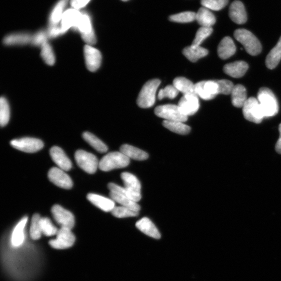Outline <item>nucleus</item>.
I'll return each instance as SVG.
<instances>
[{"label":"nucleus","mask_w":281,"mask_h":281,"mask_svg":"<svg viewBox=\"0 0 281 281\" xmlns=\"http://www.w3.org/2000/svg\"><path fill=\"white\" fill-rule=\"evenodd\" d=\"M28 218H23L13 230L11 242L13 247H20L25 241L24 229L27 223Z\"/></svg>","instance_id":"obj_21"},{"label":"nucleus","mask_w":281,"mask_h":281,"mask_svg":"<svg viewBox=\"0 0 281 281\" xmlns=\"http://www.w3.org/2000/svg\"><path fill=\"white\" fill-rule=\"evenodd\" d=\"M42 233L47 236L56 235L58 230L53 225L51 220L47 217H42L40 220Z\"/></svg>","instance_id":"obj_38"},{"label":"nucleus","mask_w":281,"mask_h":281,"mask_svg":"<svg viewBox=\"0 0 281 281\" xmlns=\"http://www.w3.org/2000/svg\"><path fill=\"white\" fill-rule=\"evenodd\" d=\"M179 91L177 90L173 85H168L163 89H161L158 93V99L162 100L165 98H168L170 99L175 98Z\"/></svg>","instance_id":"obj_44"},{"label":"nucleus","mask_w":281,"mask_h":281,"mask_svg":"<svg viewBox=\"0 0 281 281\" xmlns=\"http://www.w3.org/2000/svg\"><path fill=\"white\" fill-rule=\"evenodd\" d=\"M84 140L92 146L99 153H106L108 150V147L105 143L98 138L90 132H85L82 136Z\"/></svg>","instance_id":"obj_34"},{"label":"nucleus","mask_w":281,"mask_h":281,"mask_svg":"<svg viewBox=\"0 0 281 281\" xmlns=\"http://www.w3.org/2000/svg\"><path fill=\"white\" fill-rule=\"evenodd\" d=\"M41 217L39 214H35L32 219L30 229V235L33 240H39L42 235V231L40 225Z\"/></svg>","instance_id":"obj_40"},{"label":"nucleus","mask_w":281,"mask_h":281,"mask_svg":"<svg viewBox=\"0 0 281 281\" xmlns=\"http://www.w3.org/2000/svg\"><path fill=\"white\" fill-rule=\"evenodd\" d=\"M10 118V109L7 100L2 97L0 100V124L2 127L6 126L9 123Z\"/></svg>","instance_id":"obj_36"},{"label":"nucleus","mask_w":281,"mask_h":281,"mask_svg":"<svg viewBox=\"0 0 281 281\" xmlns=\"http://www.w3.org/2000/svg\"><path fill=\"white\" fill-rule=\"evenodd\" d=\"M183 54L192 62H196L209 54V51L201 46H191L185 48Z\"/></svg>","instance_id":"obj_29"},{"label":"nucleus","mask_w":281,"mask_h":281,"mask_svg":"<svg viewBox=\"0 0 281 281\" xmlns=\"http://www.w3.org/2000/svg\"><path fill=\"white\" fill-rule=\"evenodd\" d=\"M236 52V47L233 40L229 37H226L220 42L218 47V54L223 60H226Z\"/></svg>","instance_id":"obj_24"},{"label":"nucleus","mask_w":281,"mask_h":281,"mask_svg":"<svg viewBox=\"0 0 281 281\" xmlns=\"http://www.w3.org/2000/svg\"><path fill=\"white\" fill-rule=\"evenodd\" d=\"M173 85L176 89L183 95L195 93V84L184 77H177L173 82Z\"/></svg>","instance_id":"obj_33"},{"label":"nucleus","mask_w":281,"mask_h":281,"mask_svg":"<svg viewBox=\"0 0 281 281\" xmlns=\"http://www.w3.org/2000/svg\"><path fill=\"white\" fill-rule=\"evenodd\" d=\"M123 2H127L128 0H122Z\"/></svg>","instance_id":"obj_50"},{"label":"nucleus","mask_w":281,"mask_h":281,"mask_svg":"<svg viewBox=\"0 0 281 281\" xmlns=\"http://www.w3.org/2000/svg\"><path fill=\"white\" fill-rule=\"evenodd\" d=\"M162 124L166 128L177 134L187 135L191 131V128L182 122L164 121Z\"/></svg>","instance_id":"obj_35"},{"label":"nucleus","mask_w":281,"mask_h":281,"mask_svg":"<svg viewBox=\"0 0 281 281\" xmlns=\"http://www.w3.org/2000/svg\"><path fill=\"white\" fill-rule=\"evenodd\" d=\"M111 212L114 216L118 218L137 217L139 215V212L133 211L126 208V207L122 206L115 207Z\"/></svg>","instance_id":"obj_43"},{"label":"nucleus","mask_w":281,"mask_h":281,"mask_svg":"<svg viewBox=\"0 0 281 281\" xmlns=\"http://www.w3.org/2000/svg\"><path fill=\"white\" fill-rule=\"evenodd\" d=\"M120 151L129 158L137 160H144L149 157V155L145 152L138 149L136 147L128 144L122 145Z\"/></svg>","instance_id":"obj_30"},{"label":"nucleus","mask_w":281,"mask_h":281,"mask_svg":"<svg viewBox=\"0 0 281 281\" xmlns=\"http://www.w3.org/2000/svg\"><path fill=\"white\" fill-rule=\"evenodd\" d=\"M32 38L33 36L28 33H16L6 36L4 42L7 46H22L32 43Z\"/></svg>","instance_id":"obj_25"},{"label":"nucleus","mask_w":281,"mask_h":281,"mask_svg":"<svg viewBox=\"0 0 281 281\" xmlns=\"http://www.w3.org/2000/svg\"><path fill=\"white\" fill-rule=\"evenodd\" d=\"M160 84V81L157 79L148 81L144 84L137 99V105L139 107L147 109L154 106L156 93Z\"/></svg>","instance_id":"obj_3"},{"label":"nucleus","mask_w":281,"mask_h":281,"mask_svg":"<svg viewBox=\"0 0 281 281\" xmlns=\"http://www.w3.org/2000/svg\"><path fill=\"white\" fill-rule=\"evenodd\" d=\"M219 87V94L229 95L232 92L234 86L233 83L228 80H216Z\"/></svg>","instance_id":"obj_45"},{"label":"nucleus","mask_w":281,"mask_h":281,"mask_svg":"<svg viewBox=\"0 0 281 281\" xmlns=\"http://www.w3.org/2000/svg\"><path fill=\"white\" fill-rule=\"evenodd\" d=\"M75 158L78 166L88 173H95L99 166L97 157L95 155L85 151H76Z\"/></svg>","instance_id":"obj_9"},{"label":"nucleus","mask_w":281,"mask_h":281,"mask_svg":"<svg viewBox=\"0 0 281 281\" xmlns=\"http://www.w3.org/2000/svg\"><path fill=\"white\" fill-rule=\"evenodd\" d=\"M50 154L51 157L59 168L64 171L70 170L72 167V163L69 158L64 151L58 146L51 148Z\"/></svg>","instance_id":"obj_18"},{"label":"nucleus","mask_w":281,"mask_h":281,"mask_svg":"<svg viewBox=\"0 0 281 281\" xmlns=\"http://www.w3.org/2000/svg\"><path fill=\"white\" fill-rule=\"evenodd\" d=\"M137 228L145 234L150 237L159 239L161 235L151 220L147 218H143L136 223Z\"/></svg>","instance_id":"obj_23"},{"label":"nucleus","mask_w":281,"mask_h":281,"mask_svg":"<svg viewBox=\"0 0 281 281\" xmlns=\"http://www.w3.org/2000/svg\"><path fill=\"white\" fill-rule=\"evenodd\" d=\"M231 95L233 106L238 108H243L248 99L245 87L241 84L234 85Z\"/></svg>","instance_id":"obj_26"},{"label":"nucleus","mask_w":281,"mask_h":281,"mask_svg":"<svg viewBox=\"0 0 281 281\" xmlns=\"http://www.w3.org/2000/svg\"><path fill=\"white\" fill-rule=\"evenodd\" d=\"M281 60V37L276 45L271 50L265 60V64L270 69L275 68Z\"/></svg>","instance_id":"obj_32"},{"label":"nucleus","mask_w":281,"mask_h":281,"mask_svg":"<svg viewBox=\"0 0 281 281\" xmlns=\"http://www.w3.org/2000/svg\"><path fill=\"white\" fill-rule=\"evenodd\" d=\"M10 143L15 149L28 153H36L42 149L44 146L41 140L33 138L15 139L11 141Z\"/></svg>","instance_id":"obj_10"},{"label":"nucleus","mask_w":281,"mask_h":281,"mask_svg":"<svg viewBox=\"0 0 281 281\" xmlns=\"http://www.w3.org/2000/svg\"><path fill=\"white\" fill-rule=\"evenodd\" d=\"M248 69V65L245 62L238 61L226 65L224 70L228 75L238 78L243 77Z\"/></svg>","instance_id":"obj_22"},{"label":"nucleus","mask_w":281,"mask_h":281,"mask_svg":"<svg viewBox=\"0 0 281 281\" xmlns=\"http://www.w3.org/2000/svg\"><path fill=\"white\" fill-rule=\"evenodd\" d=\"M257 100L264 117L275 116L278 112L277 101L272 91L267 87H261Z\"/></svg>","instance_id":"obj_1"},{"label":"nucleus","mask_w":281,"mask_h":281,"mask_svg":"<svg viewBox=\"0 0 281 281\" xmlns=\"http://www.w3.org/2000/svg\"><path fill=\"white\" fill-rule=\"evenodd\" d=\"M56 239L49 242L50 245L57 249H64L71 247L76 241L75 235L70 229L61 228L56 234Z\"/></svg>","instance_id":"obj_11"},{"label":"nucleus","mask_w":281,"mask_h":281,"mask_svg":"<svg viewBox=\"0 0 281 281\" xmlns=\"http://www.w3.org/2000/svg\"><path fill=\"white\" fill-rule=\"evenodd\" d=\"M196 94L204 100H211L219 94L216 80L202 81L195 84Z\"/></svg>","instance_id":"obj_12"},{"label":"nucleus","mask_w":281,"mask_h":281,"mask_svg":"<svg viewBox=\"0 0 281 281\" xmlns=\"http://www.w3.org/2000/svg\"><path fill=\"white\" fill-rule=\"evenodd\" d=\"M229 17L235 23L241 25L247 21V14L242 3L240 1L234 2L229 9Z\"/></svg>","instance_id":"obj_19"},{"label":"nucleus","mask_w":281,"mask_h":281,"mask_svg":"<svg viewBox=\"0 0 281 281\" xmlns=\"http://www.w3.org/2000/svg\"><path fill=\"white\" fill-rule=\"evenodd\" d=\"M279 138L276 144L275 149L277 152L281 154V124L279 126Z\"/></svg>","instance_id":"obj_49"},{"label":"nucleus","mask_w":281,"mask_h":281,"mask_svg":"<svg viewBox=\"0 0 281 281\" xmlns=\"http://www.w3.org/2000/svg\"><path fill=\"white\" fill-rule=\"evenodd\" d=\"M48 37L56 38L59 36L62 35L64 34L61 27H58V25L54 26H50L49 31L47 33Z\"/></svg>","instance_id":"obj_47"},{"label":"nucleus","mask_w":281,"mask_h":281,"mask_svg":"<svg viewBox=\"0 0 281 281\" xmlns=\"http://www.w3.org/2000/svg\"><path fill=\"white\" fill-rule=\"evenodd\" d=\"M87 199L99 209L106 212H112L115 208V202L111 199L93 194L87 196Z\"/></svg>","instance_id":"obj_20"},{"label":"nucleus","mask_w":281,"mask_h":281,"mask_svg":"<svg viewBox=\"0 0 281 281\" xmlns=\"http://www.w3.org/2000/svg\"><path fill=\"white\" fill-rule=\"evenodd\" d=\"M130 158L121 152H111L103 157L99 162V168L103 171L125 168L129 165Z\"/></svg>","instance_id":"obj_4"},{"label":"nucleus","mask_w":281,"mask_h":281,"mask_svg":"<svg viewBox=\"0 0 281 281\" xmlns=\"http://www.w3.org/2000/svg\"><path fill=\"white\" fill-rule=\"evenodd\" d=\"M126 191V196L132 201L138 202L141 199V183L137 177L129 172L121 174Z\"/></svg>","instance_id":"obj_6"},{"label":"nucleus","mask_w":281,"mask_h":281,"mask_svg":"<svg viewBox=\"0 0 281 281\" xmlns=\"http://www.w3.org/2000/svg\"><path fill=\"white\" fill-rule=\"evenodd\" d=\"M178 107L182 113L188 117L194 115L200 108L199 97L196 93L183 95L178 103Z\"/></svg>","instance_id":"obj_14"},{"label":"nucleus","mask_w":281,"mask_h":281,"mask_svg":"<svg viewBox=\"0 0 281 281\" xmlns=\"http://www.w3.org/2000/svg\"><path fill=\"white\" fill-rule=\"evenodd\" d=\"M229 0H201V4L210 10L219 11L224 9L228 4Z\"/></svg>","instance_id":"obj_42"},{"label":"nucleus","mask_w":281,"mask_h":281,"mask_svg":"<svg viewBox=\"0 0 281 281\" xmlns=\"http://www.w3.org/2000/svg\"><path fill=\"white\" fill-rule=\"evenodd\" d=\"M68 0H60L50 13L49 23L50 26L58 25L61 22Z\"/></svg>","instance_id":"obj_28"},{"label":"nucleus","mask_w":281,"mask_h":281,"mask_svg":"<svg viewBox=\"0 0 281 281\" xmlns=\"http://www.w3.org/2000/svg\"><path fill=\"white\" fill-rule=\"evenodd\" d=\"M76 31H78L81 34L82 39L88 45H93L97 42L91 19L87 13L81 12Z\"/></svg>","instance_id":"obj_5"},{"label":"nucleus","mask_w":281,"mask_h":281,"mask_svg":"<svg viewBox=\"0 0 281 281\" xmlns=\"http://www.w3.org/2000/svg\"><path fill=\"white\" fill-rule=\"evenodd\" d=\"M84 55L87 69L92 72L97 71L102 62V57L100 51L92 46L86 44L84 48Z\"/></svg>","instance_id":"obj_15"},{"label":"nucleus","mask_w":281,"mask_h":281,"mask_svg":"<svg viewBox=\"0 0 281 281\" xmlns=\"http://www.w3.org/2000/svg\"><path fill=\"white\" fill-rule=\"evenodd\" d=\"M196 20L204 27H212L216 21L214 15L209 9L205 7L200 8L197 13Z\"/></svg>","instance_id":"obj_27"},{"label":"nucleus","mask_w":281,"mask_h":281,"mask_svg":"<svg viewBox=\"0 0 281 281\" xmlns=\"http://www.w3.org/2000/svg\"><path fill=\"white\" fill-rule=\"evenodd\" d=\"M242 108L245 119L249 122L259 124L264 117L259 102L255 98L248 99Z\"/></svg>","instance_id":"obj_7"},{"label":"nucleus","mask_w":281,"mask_h":281,"mask_svg":"<svg viewBox=\"0 0 281 281\" xmlns=\"http://www.w3.org/2000/svg\"><path fill=\"white\" fill-rule=\"evenodd\" d=\"M155 113L158 117L163 118L165 121H179L183 123L188 121V117L182 113L178 106H161L155 109Z\"/></svg>","instance_id":"obj_8"},{"label":"nucleus","mask_w":281,"mask_h":281,"mask_svg":"<svg viewBox=\"0 0 281 281\" xmlns=\"http://www.w3.org/2000/svg\"><path fill=\"white\" fill-rule=\"evenodd\" d=\"M110 196L112 200L115 202L119 203L122 206L126 207V208L137 212H139L141 209L140 206L137 202L131 200L124 195L110 192Z\"/></svg>","instance_id":"obj_31"},{"label":"nucleus","mask_w":281,"mask_h":281,"mask_svg":"<svg viewBox=\"0 0 281 281\" xmlns=\"http://www.w3.org/2000/svg\"><path fill=\"white\" fill-rule=\"evenodd\" d=\"M48 34L44 31H40L33 36L32 44L36 46L41 47L44 43L48 42Z\"/></svg>","instance_id":"obj_46"},{"label":"nucleus","mask_w":281,"mask_h":281,"mask_svg":"<svg viewBox=\"0 0 281 281\" xmlns=\"http://www.w3.org/2000/svg\"><path fill=\"white\" fill-rule=\"evenodd\" d=\"M51 212L56 223L61 226L71 230L75 226V217L71 213L62 206L55 205L52 207Z\"/></svg>","instance_id":"obj_13"},{"label":"nucleus","mask_w":281,"mask_h":281,"mask_svg":"<svg viewBox=\"0 0 281 281\" xmlns=\"http://www.w3.org/2000/svg\"><path fill=\"white\" fill-rule=\"evenodd\" d=\"M81 16V12L75 9H70L65 12L61 22V27L64 33L70 28L76 31Z\"/></svg>","instance_id":"obj_17"},{"label":"nucleus","mask_w":281,"mask_h":281,"mask_svg":"<svg viewBox=\"0 0 281 281\" xmlns=\"http://www.w3.org/2000/svg\"><path fill=\"white\" fill-rule=\"evenodd\" d=\"M48 177L50 181L58 187L64 189H70L72 187L70 177L60 168H52L48 172Z\"/></svg>","instance_id":"obj_16"},{"label":"nucleus","mask_w":281,"mask_h":281,"mask_svg":"<svg viewBox=\"0 0 281 281\" xmlns=\"http://www.w3.org/2000/svg\"><path fill=\"white\" fill-rule=\"evenodd\" d=\"M197 13L193 12H184L173 15L169 17V20L173 22L187 23L196 20Z\"/></svg>","instance_id":"obj_39"},{"label":"nucleus","mask_w":281,"mask_h":281,"mask_svg":"<svg viewBox=\"0 0 281 281\" xmlns=\"http://www.w3.org/2000/svg\"><path fill=\"white\" fill-rule=\"evenodd\" d=\"M212 27H201L198 31L192 46H200L201 43L213 33Z\"/></svg>","instance_id":"obj_41"},{"label":"nucleus","mask_w":281,"mask_h":281,"mask_svg":"<svg viewBox=\"0 0 281 281\" xmlns=\"http://www.w3.org/2000/svg\"><path fill=\"white\" fill-rule=\"evenodd\" d=\"M91 0H71L70 4L73 9H81L85 7Z\"/></svg>","instance_id":"obj_48"},{"label":"nucleus","mask_w":281,"mask_h":281,"mask_svg":"<svg viewBox=\"0 0 281 281\" xmlns=\"http://www.w3.org/2000/svg\"><path fill=\"white\" fill-rule=\"evenodd\" d=\"M234 35L249 54L256 56L261 52L262 46L260 41L254 35L246 29H238L235 31Z\"/></svg>","instance_id":"obj_2"},{"label":"nucleus","mask_w":281,"mask_h":281,"mask_svg":"<svg viewBox=\"0 0 281 281\" xmlns=\"http://www.w3.org/2000/svg\"><path fill=\"white\" fill-rule=\"evenodd\" d=\"M41 56L44 62L49 65H53L55 62V55L50 44L47 42L41 47Z\"/></svg>","instance_id":"obj_37"}]
</instances>
